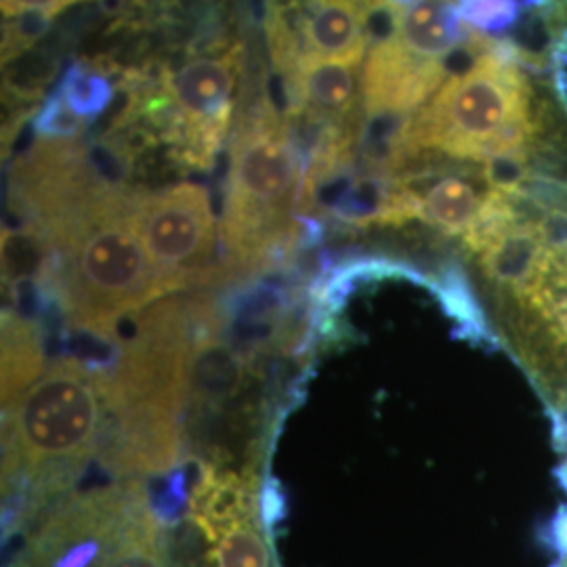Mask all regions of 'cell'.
I'll return each instance as SVG.
<instances>
[{
    "label": "cell",
    "mask_w": 567,
    "mask_h": 567,
    "mask_svg": "<svg viewBox=\"0 0 567 567\" xmlns=\"http://www.w3.org/2000/svg\"><path fill=\"white\" fill-rule=\"evenodd\" d=\"M484 284L494 339L522 365L567 450V183L501 196L463 240Z\"/></svg>",
    "instance_id": "obj_1"
},
{
    "label": "cell",
    "mask_w": 567,
    "mask_h": 567,
    "mask_svg": "<svg viewBox=\"0 0 567 567\" xmlns=\"http://www.w3.org/2000/svg\"><path fill=\"white\" fill-rule=\"evenodd\" d=\"M137 198L105 187L37 234L60 259L72 316L97 332L164 292L137 227Z\"/></svg>",
    "instance_id": "obj_2"
},
{
    "label": "cell",
    "mask_w": 567,
    "mask_h": 567,
    "mask_svg": "<svg viewBox=\"0 0 567 567\" xmlns=\"http://www.w3.org/2000/svg\"><path fill=\"white\" fill-rule=\"evenodd\" d=\"M295 124L261 95L238 118L225 198L224 244L234 269H250L290 234L301 200Z\"/></svg>",
    "instance_id": "obj_3"
},
{
    "label": "cell",
    "mask_w": 567,
    "mask_h": 567,
    "mask_svg": "<svg viewBox=\"0 0 567 567\" xmlns=\"http://www.w3.org/2000/svg\"><path fill=\"white\" fill-rule=\"evenodd\" d=\"M177 305L145 311L140 337L121 365L110 379H100L105 404L118 419L116 465L156 471L175 463L187 383L185 322Z\"/></svg>",
    "instance_id": "obj_4"
},
{
    "label": "cell",
    "mask_w": 567,
    "mask_h": 567,
    "mask_svg": "<svg viewBox=\"0 0 567 567\" xmlns=\"http://www.w3.org/2000/svg\"><path fill=\"white\" fill-rule=\"evenodd\" d=\"M100 377L61 360L42 372L11 405L9 466H25L34 477H58L93 450L103 426Z\"/></svg>",
    "instance_id": "obj_5"
},
{
    "label": "cell",
    "mask_w": 567,
    "mask_h": 567,
    "mask_svg": "<svg viewBox=\"0 0 567 567\" xmlns=\"http://www.w3.org/2000/svg\"><path fill=\"white\" fill-rule=\"evenodd\" d=\"M135 217L164 290L206 278L215 252V219L206 189L182 183L140 196Z\"/></svg>",
    "instance_id": "obj_6"
},
{
    "label": "cell",
    "mask_w": 567,
    "mask_h": 567,
    "mask_svg": "<svg viewBox=\"0 0 567 567\" xmlns=\"http://www.w3.org/2000/svg\"><path fill=\"white\" fill-rule=\"evenodd\" d=\"M238 42H217L177 70H163L161 86L177 112L175 143L189 163L206 164L217 152L231 118V95L243 70Z\"/></svg>",
    "instance_id": "obj_7"
},
{
    "label": "cell",
    "mask_w": 567,
    "mask_h": 567,
    "mask_svg": "<svg viewBox=\"0 0 567 567\" xmlns=\"http://www.w3.org/2000/svg\"><path fill=\"white\" fill-rule=\"evenodd\" d=\"M364 63L303 55L284 76L290 116L322 124H355L364 118Z\"/></svg>",
    "instance_id": "obj_8"
},
{
    "label": "cell",
    "mask_w": 567,
    "mask_h": 567,
    "mask_svg": "<svg viewBox=\"0 0 567 567\" xmlns=\"http://www.w3.org/2000/svg\"><path fill=\"white\" fill-rule=\"evenodd\" d=\"M198 524L208 543V567H269L261 526L246 501L206 496L198 507Z\"/></svg>",
    "instance_id": "obj_9"
},
{
    "label": "cell",
    "mask_w": 567,
    "mask_h": 567,
    "mask_svg": "<svg viewBox=\"0 0 567 567\" xmlns=\"http://www.w3.org/2000/svg\"><path fill=\"white\" fill-rule=\"evenodd\" d=\"M97 567H168L161 527L145 505L131 503L116 538Z\"/></svg>",
    "instance_id": "obj_10"
},
{
    "label": "cell",
    "mask_w": 567,
    "mask_h": 567,
    "mask_svg": "<svg viewBox=\"0 0 567 567\" xmlns=\"http://www.w3.org/2000/svg\"><path fill=\"white\" fill-rule=\"evenodd\" d=\"M55 95L84 124L103 116L114 97V86L102 65L74 63L63 76Z\"/></svg>",
    "instance_id": "obj_11"
},
{
    "label": "cell",
    "mask_w": 567,
    "mask_h": 567,
    "mask_svg": "<svg viewBox=\"0 0 567 567\" xmlns=\"http://www.w3.org/2000/svg\"><path fill=\"white\" fill-rule=\"evenodd\" d=\"M41 364V353L32 334H28L25 322L13 320L4 324V404H16L18 391L23 386L32 385L37 381V372Z\"/></svg>",
    "instance_id": "obj_12"
},
{
    "label": "cell",
    "mask_w": 567,
    "mask_h": 567,
    "mask_svg": "<svg viewBox=\"0 0 567 567\" xmlns=\"http://www.w3.org/2000/svg\"><path fill=\"white\" fill-rule=\"evenodd\" d=\"M51 20L53 18L44 13H21L7 18L2 25V63L7 65L23 55L47 32Z\"/></svg>",
    "instance_id": "obj_13"
},
{
    "label": "cell",
    "mask_w": 567,
    "mask_h": 567,
    "mask_svg": "<svg viewBox=\"0 0 567 567\" xmlns=\"http://www.w3.org/2000/svg\"><path fill=\"white\" fill-rule=\"evenodd\" d=\"M86 124L76 118L58 95L42 103V110L34 121V131L44 140H74Z\"/></svg>",
    "instance_id": "obj_14"
},
{
    "label": "cell",
    "mask_w": 567,
    "mask_h": 567,
    "mask_svg": "<svg viewBox=\"0 0 567 567\" xmlns=\"http://www.w3.org/2000/svg\"><path fill=\"white\" fill-rule=\"evenodd\" d=\"M74 2H81V0H0V7L4 18H16L21 13H44L55 18L60 11L68 9Z\"/></svg>",
    "instance_id": "obj_15"
}]
</instances>
